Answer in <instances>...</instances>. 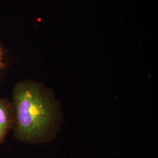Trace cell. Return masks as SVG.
I'll return each mask as SVG.
<instances>
[{"label": "cell", "instance_id": "cell-1", "mask_svg": "<svg viewBox=\"0 0 158 158\" xmlns=\"http://www.w3.org/2000/svg\"><path fill=\"white\" fill-rule=\"evenodd\" d=\"M14 136L31 144L53 140L62 123L59 102L52 91L33 81L19 82L13 91Z\"/></svg>", "mask_w": 158, "mask_h": 158}, {"label": "cell", "instance_id": "cell-2", "mask_svg": "<svg viewBox=\"0 0 158 158\" xmlns=\"http://www.w3.org/2000/svg\"><path fill=\"white\" fill-rule=\"evenodd\" d=\"M14 111L12 104L7 98L0 99V145L6 140V136L14 127Z\"/></svg>", "mask_w": 158, "mask_h": 158}, {"label": "cell", "instance_id": "cell-3", "mask_svg": "<svg viewBox=\"0 0 158 158\" xmlns=\"http://www.w3.org/2000/svg\"><path fill=\"white\" fill-rule=\"evenodd\" d=\"M3 52L1 47L0 46V69H4L6 67V64L3 62Z\"/></svg>", "mask_w": 158, "mask_h": 158}]
</instances>
